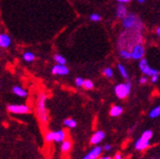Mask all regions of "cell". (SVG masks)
<instances>
[{
    "label": "cell",
    "mask_w": 160,
    "mask_h": 159,
    "mask_svg": "<svg viewBox=\"0 0 160 159\" xmlns=\"http://www.w3.org/2000/svg\"><path fill=\"white\" fill-rule=\"evenodd\" d=\"M145 38H143V30L139 29H124L120 32L116 41L117 49H125L131 52L133 47L138 44H143Z\"/></svg>",
    "instance_id": "6da1fadb"
},
{
    "label": "cell",
    "mask_w": 160,
    "mask_h": 159,
    "mask_svg": "<svg viewBox=\"0 0 160 159\" xmlns=\"http://www.w3.org/2000/svg\"><path fill=\"white\" fill-rule=\"evenodd\" d=\"M46 101L47 95L43 92L39 93L35 102V111L38 120L42 125H47L48 121H49V115H48L46 108Z\"/></svg>",
    "instance_id": "7a4b0ae2"
},
{
    "label": "cell",
    "mask_w": 160,
    "mask_h": 159,
    "mask_svg": "<svg viewBox=\"0 0 160 159\" xmlns=\"http://www.w3.org/2000/svg\"><path fill=\"white\" fill-rule=\"evenodd\" d=\"M122 27L126 30L130 29H139V30H143L145 29V25L142 18L139 15L130 12L126 17L121 21Z\"/></svg>",
    "instance_id": "3957f363"
},
{
    "label": "cell",
    "mask_w": 160,
    "mask_h": 159,
    "mask_svg": "<svg viewBox=\"0 0 160 159\" xmlns=\"http://www.w3.org/2000/svg\"><path fill=\"white\" fill-rule=\"evenodd\" d=\"M153 136V132L151 130H146L143 132L141 137L136 141L135 142V148L139 150V152H142V150H146L149 147V142L152 139Z\"/></svg>",
    "instance_id": "277c9868"
},
{
    "label": "cell",
    "mask_w": 160,
    "mask_h": 159,
    "mask_svg": "<svg viewBox=\"0 0 160 159\" xmlns=\"http://www.w3.org/2000/svg\"><path fill=\"white\" fill-rule=\"evenodd\" d=\"M132 89V83L130 80H127L125 83H119L114 87V93L117 98L124 100L130 95Z\"/></svg>",
    "instance_id": "5b68a950"
},
{
    "label": "cell",
    "mask_w": 160,
    "mask_h": 159,
    "mask_svg": "<svg viewBox=\"0 0 160 159\" xmlns=\"http://www.w3.org/2000/svg\"><path fill=\"white\" fill-rule=\"evenodd\" d=\"M45 142H62L67 140V132L65 130H58V131H49L45 134Z\"/></svg>",
    "instance_id": "8992f818"
},
{
    "label": "cell",
    "mask_w": 160,
    "mask_h": 159,
    "mask_svg": "<svg viewBox=\"0 0 160 159\" xmlns=\"http://www.w3.org/2000/svg\"><path fill=\"white\" fill-rule=\"evenodd\" d=\"M139 67H140V70L142 71V73L145 74L146 76L151 77V76H153V75H159L160 74L159 70L149 67L148 61L145 58L142 59L141 61H139Z\"/></svg>",
    "instance_id": "52a82bcc"
},
{
    "label": "cell",
    "mask_w": 160,
    "mask_h": 159,
    "mask_svg": "<svg viewBox=\"0 0 160 159\" xmlns=\"http://www.w3.org/2000/svg\"><path fill=\"white\" fill-rule=\"evenodd\" d=\"M7 110L12 114H28L31 111V108L27 105L10 104L7 106Z\"/></svg>",
    "instance_id": "ba28073f"
},
{
    "label": "cell",
    "mask_w": 160,
    "mask_h": 159,
    "mask_svg": "<svg viewBox=\"0 0 160 159\" xmlns=\"http://www.w3.org/2000/svg\"><path fill=\"white\" fill-rule=\"evenodd\" d=\"M146 54V49L143 44H138L133 47V49L131 50V56H132V60L135 61H141L143 59Z\"/></svg>",
    "instance_id": "9c48e42d"
},
{
    "label": "cell",
    "mask_w": 160,
    "mask_h": 159,
    "mask_svg": "<svg viewBox=\"0 0 160 159\" xmlns=\"http://www.w3.org/2000/svg\"><path fill=\"white\" fill-rule=\"evenodd\" d=\"M52 73L54 75H61V76H63V75H68L69 73V68L67 67V65H55L53 67H52Z\"/></svg>",
    "instance_id": "30bf717a"
},
{
    "label": "cell",
    "mask_w": 160,
    "mask_h": 159,
    "mask_svg": "<svg viewBox=\"0 0 160 159\" xmlns=\"http://www.w3.org/2000/svg\"><path fill=\"white\" fill-rule=\"evenodd\" d=\"M102 152V147H101L100 146H96L83 157V159H98L101 156Z\"/></svg>",
    "instance_id": "8fae6325"
},
{
    "label": "cell",
    "mask_w": 160,
    "mask_h": 159,
    "mask_svg": "<svg viewBox=\"0 0 160 159\" xmlns=\"http://www.w3.org/2000/svg\"><path fill=\"white\" fill-rule=\"evenodd\" d=\"M129 14V12H128V9L125 4H119L116 6V9H115V16L116 18L118 20H123L126 16Z\"/></svg>",
    "instance_id": "7c38bea8"
},
{
    "label": "cell",
    "mask_w": 160,
    "mask_h": 159,
    "mask_svg": "<svg viewBox=\"0 0 160 159\" xmlns=\"http://www.w3.org/2000/svg\"><path fill=\"white\" fill-rule=\"evenodd\" d=\"M106 138V133L102 131V130H99L97 132H95L93 134V136L91 137L90 139V144L91 145H95V146H97L99 145L100 142Z\"/></svg>",
    "instance_id": "4fadbf2b"
},
{
    "label": "cell",
    "mask_w": 160,
    "mask_h": 159,
    "mask_svg": "<svg viewBox=\"0 0 160 159\" xmlns=\"http://www.w3.org/2000/svg\"><path fill=\"white\" fill-rule=\"evenodd\" d=\"M12 44V39L7 33H1L0 34V47L3 49L9 48Z\"/></svg>",
    "instance_id": "5bb4252c"
},
{
    "label": "cell",
    "mask_w": 160,
    "mask_h": 159,
    "mask_svg": "<svg viewBox=\"0 0 160 159\" xmlns=\"http://www.w3.org/2000/svg\"><path fill=\"white\" fill-rule=\"evenodd\" d=\"M12 92L20 98H27L28 97V91L25 90L21 86H14L12 88Z\"/></svg>",
    "instance_id": "9a60e30c"
},
{
    "label": "cell",
    "mask_w": 160,
    "mask_h": 159,
    "mask_svg": "<svg viewBox=\"0 0 160 159\" xmlns=\"http://www.w3.org/2000/svg\"><path fill=\"white\" fill-rule=\"evenodd\" d=\"M122 112H123V107L120 106H117V105L111 107V108L109 110V114L112 117H118L122 114Z\"/></svg>",
    "instance_id": "2e32d148"
},
{
    "label": "cell",
    "mask_w": 160,
    "mask_h": 159,
    "mask_svg": "<svg viewBox=\"0 0 160 159\" xmlns=\"http://www.w3.org/2000/svg\"><path fill=\"white\" fill-rule=\"evenodd\" d=\"M71 147H72V144H71V142L69 140H66L65 142H62V145H61V150H62V153L69 152Z\"/></svg>",
    "instance_id": "e0dca14e"
},
{
    "label": "cell",
    "mask_w": 160,
    "mask_h": 159,
    "mask_svg": "<svg viewBox=\"0 0 160 159\" xmlns=\"http://www.w3.org/2000/svg\"><path fill=\"white\" fill-rule=\"evenodd\" d=\"M117 69L119 71V73L121 74V76L124 79H126V80H129V73H128V70L126 69L124 65H122V63H118V65H117Z\"/></svg>",
    "instance_id": "ac0fdd59"
},
{
    "label": "cell",
    "mask_w": 160,
    "mask_h": 159,
    "mask_svg": "<svg viewBox=\"0 0 160 159\" xmlns=\"http://www.w3.org/2000/svg\"><path fill=\"white\" fill-rule=\"evenodd\" d=\"M22 59H23V61L27 62H33L35 60V55L32 52L27 51V52L23 53Z\"/></svg>",
    "instance_id": "d6986e66"
},
{
    "label": "cell",
    "mask_w": 160,
    "mask_h": 159,
    "mask_svg": "<svg viewBox=\"0 0 160 159\" xmlns=\"http://www.w3.org/2000/svg\"><path fill=\"white\" fill-rule=\"evenodd\" d=\"M63 125H65L66 127H68V128L73 129L76 127L77 123H76V121L74 120L73 118H67V119L63 120Z\"/></svg>",
    "instance_id": "ffe728a7"
},
{
    "label": "cell",
    "mask_w": 160,
    "mask_h": 159,
    "mask_svg": "<svg viewBox=\"0 0 160 159\" xmlns=\"http://www.w3.org/2000/svg\"><path fill=\"white\" fill-rule=\"evenodd\" d=\"M118 54L119 56L124 60H132V56H131V52H129L128 50L125 49H120L118 50Z\"/></svg>",
    "instance_id": "44dd1931"
},
{
    "label": "cell",
    "mask_w": 160,
    "mask_h": 159,
    "mask_svg": "<svg viewBox=\"0 0 160 159\" xmlns=\"http://www.w3.org/2000/svg\"><path fill=\"white\" fill-rule=\"evenodd\" d=\"M54 60L58 65H67V59L61 54H56L54 56Z\"/></svg>",
    "instance_id": "7402d4cb"
},
{
    "label": "cell",
    "mask_w": 160,
    "mask_h": 159,
    "mask_svg": "<svg viewBox=\"0 0 160 159\" xmlns=\"http://www.w3.org/2000/svg\"><path fill=\"white\" fill-rule=\"evenodd\" d=\"M160 116V105L152 108L149 112V117L150 118H157Z\"/></svg>",
    "instance_id": "603a6c76"
},
{
    "label": "cell",
    "mask_w": 160,
    "mask_h": 159,
    "mask_svg": "<svg viewBox=\"0 0 160 159\" xmlns=\"http://www.w3.org/2000/svg\"><path fill=\"white\" fill-rule=\"evenodd\" d=\"M102 74L108 78H112L113 77V69L111 67H106L102 69Z\"/></svg>",
    "instance_id": "cb8c5ba5"
},
{
    "label": "cell",
    "mask_w": 160,
    "mask_h": 159,
    "mask_svg": "<svg viewBox=\"0 0 160 159\" xmlns=\"http://www.w3.org/2000/svg\"><path fill=\"white\" fill-rule=\"evenodd\" d=\"M83 88H85L86 90H92L94 89V83L90 79H85L84 84H83Z\"/></svg>",
    "instance_id": "d4e9b609"
},
{
    "label": "cell",
    "mask_w": 160,
    "mask_h": 159,
    "mask_svg": "<svg viewBox=\"0 0 160 159\" xmlns=\"http://www.w3.org/2000/svg\"><path fill=\"white\" fill-rule=\"evenodd\" d=\"M91 22H100L102 20V16L98 13H92L89 17Z\"/></svg>",
    "instance_id": "484cf974"
},
{
    "label": "cell",
    "mask_w": 160,
    "mask_h": 159,
    "mask_svg": "<svg viewBox=\"0 0 160 159\" xmlns=\"http://www.w3.org/2000/svg\"><path fill=\"white\" fill-rule=\"evenodd\" d=\"M84 79L81 78V77H76L75 78V85L77 87H83V84H84Z\"/></svg>",
    "instance_id": "4316f807"
},
{
    "label": "cell",
    "mask_w": 160,
    "mask_h": 159,
    "mask_svg": "<svg viewBox=\"0 0 160 159\" xmlns=\"http://www.w3.org/2000/svg\"><path fill=\"white\" fill-rule=\"evenodd\" d=\"M139 83L140 84H147L148 83V76H146V75H143V76H142L141 78H140V80H139Z\"/></svg>",
    "instance_id": "83f0119b"
},
{
    "label": "cell",
    "mask_w": 160,
    "mask_h": 159,
    "mask_svg": "<svg viewBox=\"0 0 160 159\" xmlns=\"http://www.w3.org/2000/svg\"><path fill=\"white\" fill-rule=\"evenodd\" d=\"M158 79H159V75H153L150 77V81H151V83L155 84L158 81Z\"/></svg>",
    "instance_id": "f1b7e54d"
},
{
    "label": "cell",
    "mask_w": 160,
    "mask_h": 159,
    "mask_svg": "<svg viewBox=\"0 0 160 159\" xmlns=\"http://www.w3.org/2000/svg\"><path fill=\"white\" fill-rule=\"evenodd\" d=\"M111 148H112V147H111V145H108V144L102 147V149L105 150V152H110Z\"/></svg>",
    "instance_id": "f546056e"
},
{
    "label": "cell",
    "mask_w": 160,
    "mask_h": 159,
    "mask_svg": "<svg viewBox=\"0 0 160 159\" xmlns=\"http://www.w3.org/2000/svg\"><path fill=\"white\" fill-rule=\"evenodd\" d=\"M116 1L119 4H127V3H130L131 0H116Z\"/></svg>",
    "instance_id": "4dcf8cb0"
},
{
    "label": "cell",
    "mask_w": 160,
    "mask_h": 159,
    "mask_svg": "<svg viewBox=\"0 0 160 159\" xmlns=\"http://www.w3.org/2000/svg\"><path fill=\"white\" fill-rule=\"evenodd\" d=\"M155 33H156L157 37L160 39V26H158V27H156V29H155Z\"/></svg>",
    "instance_id": "1f68e13d"
},
{
    "label": "cell",
    "mask_w": 160,
    "mask_h": 159,
    "mask_svg": "<svg viewBox=\"0 0 160 159\" xmlns=\"http://www.w3.org/2000/svg\"><path fill=\"white\" fill-rule=\"evenodd\" d=\"M113 159H122V155H121V153H120V152L115 153V155H114Z\"/></svg>",
    "instance_id": "d6a6232c"
},
{
    "label": "cell",
    "mask_w": 160,
    "mask_h": 159,
    "mask_svg": "<svg viewBox=\"0 0 160 159\" xmlns=\"http://www.w3.org/2000/svg\"><path fill=\"white\" fill-rule=\"evenodd\" d=\"M98 159H112L110 156H100Z\"/></svg>",
    "instance_id": "836d02e7"
},
{
    "label": "cell",
    "mask_w": 160,
    "mask_h": 159,
    "mask_svg": "<svg viewBox=\"0 0 160 159\" xmlns=\"http://www.w3.org/2000/svg\"><path fill=\"white\" fill-rule=\"evenodd\" d=\"M137 2L139 3V4H143L146 2V0H137Z\"/></svg>",
    "instance_id": "e575fe53"
},
{
    "label": "cell",
    "mask_w": 160,
    "mask_h": 159,
    "mask_svg": "<svg viewBox=\"0 0 160 159\" xmlns=\"http://www.w3.org/2000/svg\"><path fill=\"white\" fill-rule=\"evenodd\" d=\"M159 159H160V157H159Z\"/></svg>",
    "instance_id": "d590c367"
}]
</instances>
